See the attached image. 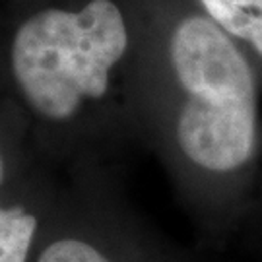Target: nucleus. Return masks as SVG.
<instances>
[{"instance_id":"f257e3e1","label":"nucleus","mask_w":262,"mask_h":262,"mask_svg":"<svg viewBox=\"0 0 262 262\" xmlns=\"http://www.w3.org/2000/svg\"><path fill=\"white\" fill-rule=\"evenodd\" d=\"M171 64L188 99L177 119L179 148L210 173H231L256 146V90L251 68L217 24L183 19L171 37Z\"/></svg>"},{"instance_id":"f03ea898","label":"nucleus","mask_w":262,"mask_h":262,"mask_svg":"<svg viewBox=\"0 0 262 262\" xmlns=\"http://www.w3.org/2000/svg\"><path fill=\"white\" fill-rule=\"evenodd\" d=\"M126 47V24L111 0H92L80 12L47 8L14 35L12 70L29 105L60 121L84 99L103 97L109 72Z\"/></svg>"},{"instance_id":"7ed1b4c3","label":"nucleus","mask_w":262,"mask_h":262,"mask_svg":"<svg viewBox=\"0 0 262 262\" xmlns=\"http://www.w3.org/2000/svg\"><path fill=\"white\" fill-rule=\"evenodd\" d=\"M210 18L262 55V0H200Z\"/></svg>"},{"instance_id":"20e7f679","label":"nucleus","mask_w":262,"mask_h":262,"mask_svg":"<svg viewBox=\"0 0 262 262\" xmlns=\"http://www.w3.org/2000/svg\"><path fill=\"white\" fill-rule=\"evenodd\" d=\"M35 231L37 217L26 208L0 206V262L28 260Z\"/></svg>"},{"instance_id":"39448f33","label":"nucleus","mask_w":262,"mask_h":262,"mask_svg":"<svg viewBox=\"0 0 262 262\" xmlns=\"http://www.w3.org/2000/svg\"><path fill=\"white\" fill-rule=\"evenodd\" d=\"M37 262H113L97 247L82 239H58L45 247Z\"/></svg>"},{"instance_id":"423d86ee","label":"nucleus","mask_w":262,"mask_h":262,"mask_svg":"<svg viewBox=\"0 0 262 262\" xmlns=\"http://www.w3.org/2000/svg\"><path fill=\"white\" fill-rule=\"evenodd\" d=\"M2 175H4V167H2V158H0V183H2Z\"/></svg>"}]
</instances>
